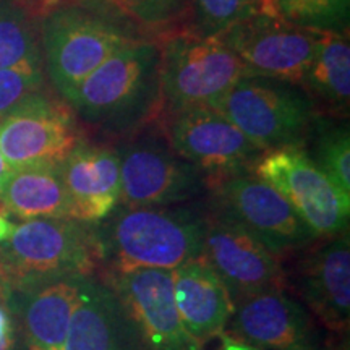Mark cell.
Returning <instances> with one entry per match:
<instances>
[{
  "instance_id": "1",
  "label": "cell",
  "mask_w": 350,
  "mask_h": 350,
  "mask_svg": "<svg viewBox=\"0 0 350 350\" xmlns=\"http://www.w3.org/2000/svg\"><path fill=\"white\" fill-rule=\"evenodd\" d=\"M206 209L188 206L129 208L117 204L94 226L106 273L172 271L201 255Z\"/></svg>"
},
{
  "instance_id": "2",
  "label": "cell",
  "mask_w": 350,
  "mask_h": 350,
  "mask_svg": "<svg viewBox=\"0 0 350 350\" xmlns=\"http://www.w3.org/2000/svg\"><path fill=\"white\" fill-rule=\"evenodd\" d=\"M161 47L135 39L104 60L68 99L75 112L96 129L131 133L157 116L161 93Z\"/></svg>"
},
{
  "instance_id": "3",
  "label": "cell",
  "mask_w": 350,
  "mask_h": 350,
  "mask_svg": "<svg viewBox=\"0 0 350 350\" xmlns=\"http://www.w3.org/2000/svg\"><path fill=\"white\" fill-rule=\"evenodd\" d=\"M99 266L94 226L70 217L28 219L0 243V278L10 292L93 275Z\"/></svg>"
},
{
  "instance_id": "4",
  "label": "cell",
  "mask_w": 350,
  "mask_h": 350,
  "mask_svg": "<svg viewBox=\"0 0 350 350\" xmlns=\"http://www.w3.org/2000/svg\"><path fill=\"white\" fill-rule=\"evenodd\" d=\"M258 150L305 148L317 111L297 85L261 77H243L216 107Z\"/></svg>"
},
{
  "instance_id": "5",
  "label": "cell",
  "mask_w": 350,
  "mask_h": 350,
  "mask_svg": "<svg viewBox=\"0 0 350 350\" xmlns=\"http://www.w3.org/2000/svg\"><path fill=\"white\" fill-rule=\"evenodd\" d=\"M159 47L161 93L170 112L216 107L235 83L248 77L221 36L185 29L170 34Z\"/></svg>"
},
{
  "instance_id": "6",
  "label": "cell",
  "mask_w": 350,
  "mask_h": 350,
  "mask_svg": "<svg viewBox=\"0 0 350 350\" xmlns=\"http://www.w3.org/2000/svg\"><path fill=\"white\" fill-rule=\"evenodd\" d=\"M135 39L120 25L80 5H62L42 18L47 72L67 100L104 60Z\"/></svg>"
},
{
  "instance_id": "7",
  "label": "cell",
  "mask_w": 350,
  "mask_h": 350,
  "mask_svg": "<svg viewBox=\"0 0 350 350\" xmlns=\"http://www.w3.org/2000/svg\"><path fill=\"white\" fill-rule=\"evenodd\" d=\"M208 211L248 230L279 260L317 242L286 198L253 172L232 175L208 187Z\"/></svg>"
},
{
  "instance_id": "8",
  "label": "cell",
  "mask_w": 350,
  "mask_h": 350,
  "mask_svg": "<svg viewBox=\"0 0 350 350\" xmlns=\"http://www.w3.org/2000/svg\"><path fill=\"white\" fill-rule=\"evenodd\" d=\"M253 174L286 198L318 240L349 230L350 196L327 178L305 148L291 146L265 152Z\"/></svg>"
},
{
  "instance_id": "9",
  "label": "cell",
  "mask_w": 350,
  "mask_h": 350,
  "mask_svg": "<svg viewBox=\"0 0 350 350\" xmlns=\"http://www.w3.org/2000/svg\"><path fill=\"white\" fill-rule=\"evenodd\" d=\"M219 36L239 57L248 77L300 86L317 55L323 31L300 28L278 13H258Z\"/></svg>"
},
{
  "instance_id": "10",
  "label": "cell",
  "mask_w": 350,
  "mask_h": 350,
  "mask_svg": "<svg viewBox=\"0 0 350 350\" xmlns=\"http://www.w3.org/2000/svg\"><path fill=\"white\" fill-rule=\"evenodd\" d=\"M167 144L201 170L206 185L232 175L253 172L265 154L214 107H190L169 113Z\"/></svg>"
},
{
  "instance_id": "11",
  "label": "cell",
  "mask_w": 350,
  "mask_h": 350,
  "mask_svg": "<svg viewBox=\"0 0 350 350\" xmlns=\"http://www.w3.org/2000/svg\"><path fill=\"white\" fill-rule=\"evenodd\" d=\"M120 159V204L129 208L174 206L208 191L206 178L169 146L152 137L125 144Z\"/></svg>"
},
{
  "instance_id": "12",
  "label": "cell",
  "mask_w": 350,
  "mask_h": 350,
  "mask_svg": "<svg viewBox=\"0 0 350 350\" xmlns=\"http://www.w3.org/2000/svg\"><path fill=\"white\" fill-rule=\"evenodd\" d=\"M80 143L72 107L41 91L0 120V152L10 169L60 164Z\"/></svg>"
},
{
  "instance_id": "13",
  "label": "cell",
  "mask_w": 350,
  "mask_h": 350,
  "mask_svg": "<svg viewBox=\"0 0 350 350\" xmlns=\"http://www.w3.org/2000/svg\"><path fill=\"white\" fill-rule=\"evenodd\" d=\"M200 258L224 282L232 300L286 288L282 260L243 227L208 209Z\"/></svg>"
},
{
  "instance_id": "14",
  "label": "cell",
  "mask_w": 350,
  "mask_h": 350,
  "mask_svg": "<svg viewBox=\"0 0 350 350\" xmlns=\"http://www.w3.org/2000/svg\"><path fill=\"white\" fill-rule=\"evenodd\" d=\"M143 340L144 350H203L188 334L174 297L172 271L133 269L104 273Z\"/></svg>"
},
{
  "instance_id": "15",
  "label": "cell",
  "mask_w": 350,
  "mask_h": 350,
  "mask_svg": "<svg viewBox=\"0 0 350 350\" xmlns=\"http://www.w3.org/2000/svg\"><path fill=\"white\" fill-rule=\"evenodd\" d=\"M230 336L266 350H323L312 313L286 288L234 300Z\"/></svg>"
},
{
  "instance_id": "16",
  "label": "cell",
  "mask_w": 350,
  "mask_h": 350,
  "mask_svg": "<svg viewBox=\"0 0 350 350\" xmlns=\"http://www.w3.org/2000/svg\"><path fill=\"white\" fill-rule=\"evenodd\" d=\"M305 248L294 273V288L301 304L338 334H347L350 323V237L349 230L319 239Z\"/></svg>"
},
{
  "instance_id": "17",
  "label": "cell",
  "mask_w": 350,
  "mask_h": 350,
  "mask_svg": "<svg viewBox=\"0 0 350 350\" xmlns=\"http://www.w3.org/2000/svg\"><path fill=\"white\" fill-rule=\"evenodd\" d=\"M62 350H144L119 295L96 274L83 278Z\"/></svg>"
},
{
  "instance_id": "18",
  "label": "cell",
  "mask_w": 350,
  "mask_h": 350,
  "mask_svg": "<svg viewBox=\"0 0 350 350\" xmlns=\"http://www.w3.org/2000/svg\"><path fill=\"white\" fill-rule=\"evenodd\" d=\"M72 219L96 226L120 203L119 151L80 143L60 163Z\"/></svg>"
},
{
  "instance_id": "19",
  "label": "cell",
  "mask_w": 350,
  "mask_h": 350,
  "mask_svg": "<svg viewBox=\"0 0 350 350\" xmlns=\"http://www.w3.org/2000/svg\"><path fill=\"white\" fill-rule=\"evenodd\" d=\"M172 286L183 326L196 342L204 347L226 332L234 300L206 261L198 256L172 269Z\"/></svg>"
},
{
  "instance_id": "20",
  "label": "cell",
  "mask_w": 350,
  "mask_h": 350,
  "mask_svg": "<svg viewBox=\"0 0 350 350\" xmlns=\"http://www.w3.org/2000/svg\"><path fill=\"white\" fill-rule=\"evenodd\" d=\"M83 278L68 275L21 292H10L8 305L18 317L29 347L64 349Z\"/></svg>"
},
{
  "instance_id": "21",
  "label": "cell",
  "mask_w": 350,
  "mask_h": 350,
  "mask_svg": "<svg viewBox=\"0 0 350 350\" xmlns=\"http://www.w3.org/2000/svg\"><path fill=\"white\" fill-rule=\"evenodd\" d=\"M0 206L23 219L70 217L72 203L60 164H33L10 169L0 187Z\"/></svg>"
},
{
  "instance_id": "22",
  "label": "cell",
  "mask_w": 350,
  "mask_h": 350,
  "mask_svg": "<svg viewBox=\"0 0 350 350\" xmlns=\"http://www.w3.org/2000/svg\"><path fill=\"white\" fill-rule=\"evenodd\" d=\"M301 88L308 98L319 100L329 112L345 113L350 99V46L347 33L323 31L313 62Z\"/></svg>"
},
{
  "instance_id": "23",
  "label": "cell",
  "mask_w": 350,
  "mask_h": 350,
  "mask_svg": "<svg viewBox=\"0 0 350 350\" xmlns=\"http://www.w3.org/2000/svg\"><path fill=\"white\" fill-rule=\"evenodd\" d=\"M78 5L98 13L139 36H170L187 18L191 0H78Z\"/></svg>"
},
{
  "instance_id": "24",
  "label": "cell",
  "mask_w": 350,
  "mask_h": 350,
  "mask_svg": "<svg viewBox=\"0 0 350 350\" xmlns=\"http://www.w3.org/2000/svg\"><path fill=\"white\" fill-rule=\"evenodd\" d=\"M313 151L308 156L327 175V178L350 196V131L347 124H336L317 116L308 139Z\"/></svg>"
},
{
  "instance_id": "25",
  "label": "cell",
  "mask_w": 350,
  "mask_h": 350,
  "mask_svg": "<svg viewBox=\"0 0 350 350\" xmlns=\"http://www.w3.org/2000/svg\"><path fill=\"white\" fill-rule=\"evenodd\" d=\"M26 62L42 64L31 16L15 0H0V68Z\"/></svg>"
},
{
  "instance_id": "26",
  "label": "cell",
  "mask_w": 350,
  "mask_h": 350,
  "mask_svg": "<svg viewBox=\"0 0 350 350\" xmlns=\"http://www.w3.org/2000/svg\"><path fill=\"white\" fill-rule=\"evenodd\" d=\"M282 20L314 31H347L350 0H275Z\"/></svg>"
},
{
  "instance_id": "27",
  "label": "cell",
  "mask_w": 350,
  "mask_h": 350,
  "mask_svg": "<svg viewBox=\"0 0 350 350\" xmlns=\"http://www.w3.org/2000/svg\"><path fill=\"white\" fill-rule=\"evenodd\" d=\"M191 8L196 16L193 31L201 36H219L258 13H278L268 0H191Z\"/></svg>"
},
{
  "instance_id": "28",
  "label": "cell",
  "mask_w": 350,
  "mask_h": 350,
  "mask_svg": "<svg viewBox=\"0 0 350 350\" xmlns=\"http://www.w3.org/2000/svg\"><path fill=\"white\" fill-rule=\"evenodd\" d=\"M44 83L41 64H20L0 68V120L29 94L41 91Z\"/></svg>"
},
{
  "instance_id": "29",
  "label": "cell",
  "mask_w": 350,
  "mask_h": 350,
  "mask_svg": "<svg viewBox=\"0 0 350 350\" xmlns=\"http://www.w3.org/2000/svg\"><path fill=\"white\" fill-rule=\"evenodd\" d=\"M15 321L8 300H0V350H15Z\"/></svg>"
},
{
  "instance_id": "30",
  "label": "cell",
  "mask_w": 350,
  "mask_h": 350,
  "mask_svg": "<svg viewBox=\"0 0 350 350\" xmlns=\"http://www.w3.org/2000/svg\"><path fill=\"white\" fill-rule=\"evenodd\" d=\"M221 345H219V350H261L258 347H253V345L243 342V340H240L237 338H234V336H230L229 332H222L221 336Z\"/></svg>"
},
{
  "instance_id": "31",
  "label": "cell",
  "mask_w": 350,
  "mask_h": 350,
  "mask_svg": "<svg viewBox=\"0 0 350 350\" xmlns=\"http://www.w3.org/2000/svg\"><path fill=\"white\" fill-rule=\"evenodd\" d=\"M13 229H15V224L8 221V219L3 216V213H0V243L5 242V240L10 237Z\"/></svg>"
},
{
  "instance_id": "32",
  "label": "cell",
  "mask_w": 350,
  "mask_h": 350,
  "mask_svg": "<svg viewBox=\"0 0 350 350\" xmlns=\"http://www.w3.org/2000/svg\"><path fill=\"white\" fill-rule=\"evenodd\" d=\"M8 172H10V167H8L5 159H3L2 152H0V187H2V183L5 180Z\"/></svg>"
},
{
  "instance_id": "33",
  "label": "cell",
  "mask_w": 350,
  "mask_h": 350,
  "mask_svg": "<svg viewBox=\"0 0 350 350\" xmlns=\"http://www.w3.org/2000/svg\"><path fill=\"white\" fill-rule=\"evenodd\" d=\"M323 350H326V349H323ZM327 350H349V339H347V334L340 336L339 342L334 344L331 349H327Z\"/></svg>"
},
{
  "instance_id": "34",
  "label": "cell",
  "mask_w": 350,
  "mask_h": 350,
  "mask_svg": "<svg viewBox=\"0 0 350 350\" xmlns=\"http://www.w3.org/2000/svg\"><path fill=\"white\" fill-rule=\"evenodd\" d=\"M8 297H10V291H8L5 282L0 278V300H8Z\"/></svg>"
},
{
  "instance_id": "35",
  "label": "cell",
  "mask_w": 350,
  "mask_h": 350,
  "mask_svg": "<svg viewBox=\"0 0 350 350\" xmlns=\"http://www.w3.org/2000/svg\"><path fill=\"white\" fill-rule=\"evenodd\" d=\"M29 350H44V349H38V347H29Z\"/></svg>"
},
{
  "instance_id": "36",
  "label": "cell",
  "mask_w": 350,
  "mask_h": 350,
  "mask_svg": "<svg viewBox=\"0 0 350 350\" xmlns=\"http://www.w3.org/2000/svg\"><path fill=\"white\" fill-rule=\"evenodd\" d=\"M268 2H273V3H274V2H275V0H268Z\"/></svg>"
},
{
  "instance_id": "37",
  "label": "cell",
  "mask_w": 350,
  "mask_h": 350,
  "mask_svg": "<svg viewBox=\"0 0 350 350\" xmlns=\"http://www.w3.org/2000/svg\"><path fill=\"white\" fill-rule=\"evenodd\" d=\"M62 2H64V0H62Z\"/></svg>"
}]
</instances>
